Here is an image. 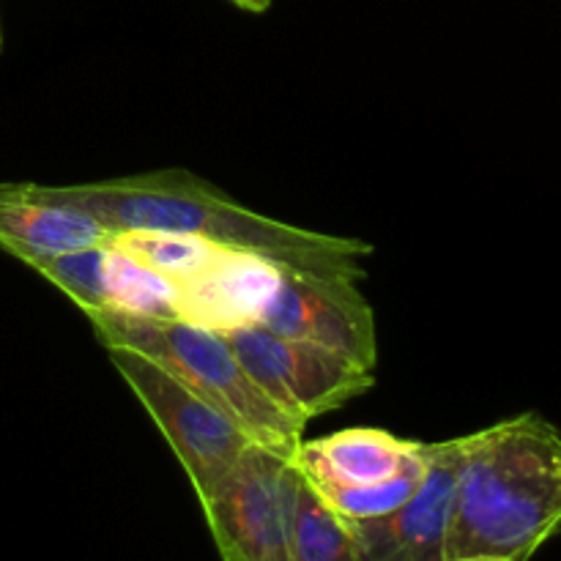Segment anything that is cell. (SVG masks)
<instances>
[{
	"label": "cell",
	"mask_w": 561,
	"mask_h": 561,
	"mask_svg": "<svg viewBox=\"0 0 561 561\" xmlns=\"http://www.w3.org/2000/svg\"><path fill=\"white\" fill-rule=\"evenodd\" d=\"M118 233H175L201 239L225 252L261 257L290 272L321 274L359 283L373 244L351 236H329L296 228L241 206L222 190L190 170H153L93 184L58 186Z\"/></svg>",
	"instance_id": "obj_1"
},
{
	"label": "cell",
	"mask_w": 561,
	"mask_h": 561,
	"mask_svg": "<svg viewBox=\"0 0 561 561\" xmlns=\"http://www.w3.org/2000/svg\"><path fill=\"white\" fill-rule=\"evenodd\" d=\"M561 529V433L520 414L463 436L447 559L529 561Z\"/></svg>",
	"instance_id": "obj_2"
},
{
	"label": "cell",
	"mask_w": 561,
	"mask_h": 561,
	"mask_svg": "<svg viewBox=\"0 0 561 561\" xmlns=\"http://www.w3.org/2000/svg\"><path fill=\"white\" fill-rule=\"evenodd\" d=\"M88 321L102 345H126L153 359L192 392L239 422L263 447L294 458L296 447L305 442L301 433L307 425L279 411L257 389L219 329L184 318H148L115 310L88 312Z\"/></svg>",
	"instance_id": "obj_3"
},
{
	"label": "cell",
	"mask_w": 561,
	"mask_h": 561,
	"mask_svg": "<svg viewBox=\"0 0 561 561\" xmlns=\"http://www.w3.org/2000/svg\"><path fill=\"white\" fill-rule=\"evenodd\" d=\"M104 351L142 409L157 422L164 442L184 466L197 499L206 496L228 474L230 466L257 444L239 422L192 392L153 359L126 345H104Z\"/></svg>",
	"instance_id": "obj_4"
},
{
	"label": "cell",
	"mask_w": 561,
	"mask_h": 561,
	"mask_svg": "<svg viewBox=\"0 0 561 561\" xmlns=\"http://www.w3.org/2000/svg\"><path fill=\"white\" fill-rule=\"evenodd\" d=\"M219 332L257 389L301 425L343 409L345 403L370 392L376 383L373 370L359 362L316 345L296 343L255 321L236 323Z\"/></svg>",
	"instance_id": "obj_5"
},
{
	"label": "cell",
	"mask_w": 561,
	"mask_h": 561,
	"mask_svg": "<svg viewBox=\"0 0 561 561\" xmlns=\"http://www.w3.org/2000/svg\"><path fill=\"white\" fill-rule=\"evenodd\" d=\"M290 482L285 455L252 444L228 474L201 499L222 561H288Z\"/></svg>",
	"instance_id": "obj_6"
},
{
	"label": "cell",
	"mask_w": 561,
	"mask_h": 561,
	"mask_svg": "<svg viewBox=\"0 0 561 561\" xmlns=\"http://www.w3.org/2000/svg\"><path fill=\"white\" fill-rule=\"evenodd\" d=\"M252 321L296 343L334 351L376 370V316L351 279L279 268Z\"/></svg>",
	"instance_id": "obj_7"
},
{
	"label": "cell",
	"mask_w": 561,
	"mask_h": 561,
	"mask_svg": "<svg viewBox=\"0 0 561 561\" xmlns=\"http://www.w3.org/2000/svg\"><path fill=\"white\" fill-rule=\"evenodd\" d=\"M463 436L427 444L420 491L400 510L348 526L362 561H447V535L458 485Z\"/></svg>",
	"instance_id": "obj_8"
},
{
	"label": "cell",
	"mask_w": 561,
	"mask_h": 561,
	"mask_svg": "<svg viewBox=\"0 0 561 561\" xmlns=\"http://www.w3.org/2000/svg\"><path fill=\"white\" fill-rule=\"evenodd\" d=\"M113 239L102 219L66 201L58 186L0 184V247L31 268Z\"/></svg>",
	"instance_id": "obj_9"
},
{
	"label": "cell",
	"mask_w": 561,
	"mask_h": 561,
	"mask_svg": "<svg viewBox=\"0 0 561 561\" xmlns=\"http://www.w3.org/2000/svg\"><path fill=\"white\" fill-rule=\"evenodd\" d=\"M422 447L425 442L400 438L381 427H348L316 442H301L290 460L312 491H340L389 480L403 471Z\"/></svg>",
	"instance_id": "obj_10"
},
{
	"label": "cell",
	"mask_w": 561,
	"mask_h": 561,
	"mask_svg": "<svg viewBox=\"0 0 561 561\" xmlns=\"http://www.w3.org/2000/svg\"><path fill=\"white\" fill-rule=\"evenodd\" d=\"M294 463V460H290ZM288 561H362L345 520H340L294 466L290 482Z\"/></svg>",
	"instance_id": "obj_11"
},
{
	"label": "cell",
	"mask_w": 561,
	"mask_h": 561,
	"mask_svg": "<svg viewBox=\"0 0 561 561\" xmlns=\"http://www.w3.org/2000/svg\"><path fill=\"white\" fill-rule=\"evenodd\" d=\"M425 471H427V444L403 471H398V474L389 477V480L376 482V485H365V488H340V491H316V493L340 520H345V524H354V520H373V518H383V515L403 507V504L420 491L422 480H425ZM307 485H310V482H307Z\"/></svg>",
	"instance_id": "obj_12"
},
{
	"label": "cell",
	"mask_w": 561,
	"mask_h": 561,
	"mask_svg": "<svg viewBox=\"0 0 561 561\" xmlns=\"http://www.w3.org/2000/svg\"><path fill=\"white\" fill-rule=\"evenodd\" d=\"M113 241L142 266L173 279L179 288L225 252L201 239L175 233H118Z\"/></svg>",
	"instance_id": "obj_13"
},
{
	"label": "cell",
	"mask_w": 561,
	"mask_h": 561,
	"mask_svg": "<svg viewBox=\"0 0 561 561\" xmlns=\"http://www.w3.org/2000/svg\"><path fill=\"white\" fill-rule=\"evenodd\" d=\"M110 244L88 247V250L66 252V255L49 257V261L36 263V272L47 283L64 290L82 312L107 310V255Z\"/></svg>",
	"instance_id": "obj_14"
},
{
	"label": "cell",
	"mask_w": 561,
	"mask_h": 561,
	"mask_svg": "<svg viewBox=\"0 0 561 561\" xmlns=\"http://www.w3.org/2000/svg\"><path fill=\"white\" fill-rule=\"evenodd\" d=\"M230 3H236L244 11H252V14H263V11H268L272 0H230Z\"/></svg>",
	"instance_id": "obj_15"
},
{
	"label": "cell",
	"mask_w": 561,
	"mask_h": 561,
	"mask_svg": "<svg viewBox=\"0 0 561 561\" xmlns=\"http://www.w3.org/2000/svg\"><path fill=\"white\" fill-rule=\"evenodd\" d=\"M447 561H510V559H499V557H460V559H447Z\"/></svg>",
	"instance_id": "obj_16"
},
{
	"label": "cell",
	"mask_w": 561,
	"mask_h": 561,
	"mask_svg": "<svg viewBox=\"0 0 561 561\" xmlns=\"http://www.w3.org/2000/svg\"><path fill=\"white\" fill-rule=\"evenodd\" d=\"M0 49H3V33H0Z\"/></svg>",
	"instance_id": "obj_17"
}]
</instances>
